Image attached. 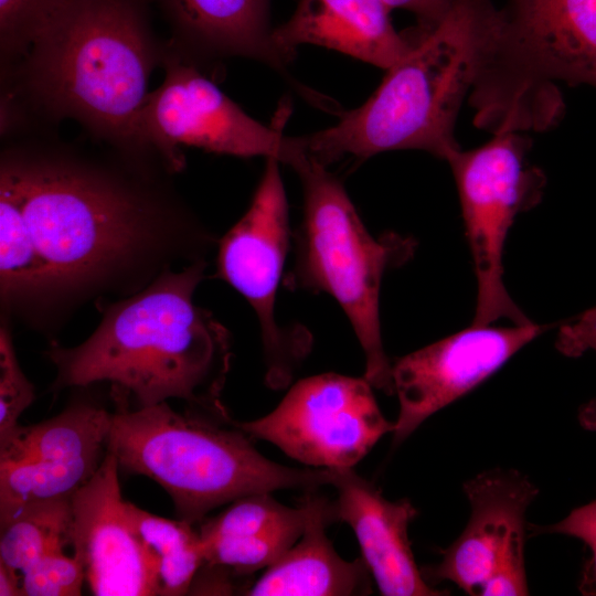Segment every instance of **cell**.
Segmentation results:
<instances>
[{"label":"cell","mask_w":596,"mask_h":596,"mask_svg":"<svg viewBox=\"0 0 596 596\" xmlns=\"http://www.w3.org/2000/svg\"><path fill=\"white\" fill-rule=\"evenodd\" d=\"M23 595L21 574L0 562V596Z\"/></svg>","instance_id":"cell-31"},{"label":"cell","mask_w":596,"mask_h":596,"mask_svg":"<svg viewBox=\"0 0 596 596\" xmlns=\"http://www.w3.org/2000/svg\"><path fill=\"white\" fill-rule=\"evenodd\" d=\"M0 283L6 302L42 298L54 292L36 251L19 200L0 180Z\"/></svg>","instance_id":"cell-22"},{"label":"cell","mask_w":596,"mask_h":596,"mask_svg":"<svg viewBox=\"0 0 596 596\" xmlns=\"http://www.w3.org/2000/svg\"><path fill=\"white\" fill-rule=\"evenodd\" d=\"M338 521L348 523L377 588L385 596H439L418 568L408 538L417 510L407 499L390 501L352 468H330Z\"/></svg>","instance_id":"cell-16"},{"label":"cell","mask_w":596,"mask_h":596,"mask_svg":"<svg viewBox=\"0 0 596 596\" xmlns=\"http://www.w3.org/2000/svg\"><path fill=\"white\" fill-rule=\"evenodd\" d=\"M72 498L23 507L0 524V562L21 573L44 554L70 545Z\"/></svg>","instance_id":"cell-23"},{"label":"cell","mask_w":596,"mask_h":596,"mask_svg":"<svg viewBox=\"0 0 596 596\" xmlns=\"http://www.w3.org/2000/svg\"><path fill=\"white\" fill-rule=\"evenodd\" d=\"M284 163L297 173L304 192V220L287 285L336 299L364 352V377L392 395V364L381 336V283L386 270L411 259L416 243L396 233L371 235L342 183L294 137Z\"/></svg>","instance_id":"cell-6"},{"label":"cell","mask_w":596,"mask_h":596,"mask_svg":"<svg viewBox=\"0 0 596 596\" xmlns=\"http://www.w3.org/2000/svg\"><path fill=\"white\" fill-rule=\"evenodd\" d=\"M118 472L115 455L106 449L71 499L70 545L94 595H158L157 561L128 517Z\"/></svg>","instance_id":"cell-14"},{"label":"cell","mask_w":596,"mask_h":596,"mask_svg":"<svg viewBox=\"0 0 596 596\" xmlns=\"http://www.w3.org/2000/svg\"><path fill=\"white\" fill-rule=\"evenodd\" d=\"M578 419L585 429L596 432V398L581 407Z\"/></svg>","instance_id":"cell-32"},{"label":"cell","mask_w":596,"mask_h":596,"mask_svg":"<svg viewBox=\"0 0 596 596\" xmlns=\"http://www.w3.org/2000/svg\"><path fill=\"white\" fill-rule=\"evenodd\" d=\"M363 377L322 373L297 382L269 414L233 424L316 468H352L395 424Z\"/></svg>","instance_id":"cell-11"},{"label":"cell","mask_w":596,"mask_h":596,"mask_svg":"<svg viewBox=\"0 0 596 596\" xmlns=\"http://www.w3.org/2000/svg\"><path fill=\"white\" fill-rule=\"evenodd\" d=\"M149 0H56L23 58L2 75L1 132L31 116L73 119L127 157L159 159L142 131L149 79L161 66Z\"/></svg>","instance_id":"cell-1"},{"label":"cell","mask_w":596,"mask_h":596,"mask_svg":"<svg viewBox=\"0 0 596 596\" xmlns=\"http://www.w3.org/2000/svg\"><path fill=\"white\" fill-rule=\"evenodd\" d=\"M381 0H299L291 17L273 30L277 49L290 60L304 44L323 46L387 70L411 46Z\"/></svg>","instance_id":"cell-18"},{"label":"cell","mask_w":596,"mask_h":596,"mask_svg":"<svg viewBox=\"0 0 596 596\" xmlns=\"http://www.w3.org/2000/svg\"><path fill=\"white\" fill-rule=\"evenodd\" d=\"M307 490L306 525L299 540L246 590L251 596H349L371 593L363 557L343 560L326 534L338 521L333 501Z\"/></svg>","instance_id":"cell-19"},{"label":"cell","mask_w":596,"mask_h":596,"mask_svg":"<svg viewBox=\"0 0 596 596\" xmlns=\"http://www.w3.org/2000/svg\"><path fill=\"white\" fill-rule=\"evenodd\" d=\"M206 264L164 270L143 289L105 308L96 330L73 348L46 352L54 390L109 382L137 407L183 400L221 422L233 419L221 401L231 364V337L193 300Z\"/></svg>","instance_id":"cell-3"},{"label":"cell","mask_w":596,"mask_h":596,"mask_svg":"<svg viewBox=\"0 0 596 596\" xmlns=\"http://www.w3.org/2000/svg\"><path fill=\"white\" fill-rule=\"evenodd\" d=\"M34 400V386L19 365L7 326L0 329V440L18 426L20 415Z\"/></svg>","instance_id":"cell-26"},{"label":"cell","mask_w":596,"mask_h":596,"mask_svg":"<svg viewBox=\"0 0 596 596\" xmlns=\"http://www.w3.org/2000/svg\"><path fill=\"white\" fill-rule=\"evenodd\" d=\"M277 158L266 166L252 202L223 236L217 249V277L249 302L260 327L266 381L273 389L289 383L310 350L302 327H280L275 318L278 285L289 246V215Z\"/></svg>","instance_id":"cell-10"},{"label":"cell","mask_w":596,"mask_h":596,"mask_svg":"<svg viewBox=\"0 0 596 596\" xmlns=\"http://www.w3.org/2000/svg\"><path fill=\"white\" fill-rule=\"evenodd\" d=\"M20 574L25 596H76L86 582L82 563L64 550L42 555Z\"/></svg>","instance_id":"cell-25"},{"label":"cell","mask_w":596,"mask_h":596,"mask_svg":"<svg viewBox=\"0 0 596 596\" xmlns=\"http://www.w3.org/2000/svg\"><path fill=\"white\" fill-rule=\"evenodd\" d=\"M391 11L404 9L415 14L421 29H428L438 23L447 12L453 0H381Z\"/></svg>","instance_id":"cell-30"},{"label":"cell","mask_w":596,"mask_h":596,"mask_svg":"<svg viewBox=\"0 0 596 596\" xmlns=\"http://www.w3.org/2000/svg\"><path fill=\"white\" fill-rule=\"evenodd\" d=\"M170 24V44L200 62L224 57L259 61L284 76L291 60L273 41L270 0H149Z\"/></svg>","instance_id":"cell-17"},{"label":"cell","mask_w":596,"mask_h":596,"mask_svg":"<svg viewBox=\"0 0 596 596\" xmlns=\"http://www.w3.org/2000/svg\"><path fill=\"white\" fill-rule=\"evenodd\" d=\"M65 146L18 141L1 155L54 292L95 288L153 249L174 206L147 177Z\"/></svg>","instance_id":"cell-2"},{"label":"cell","mask_w":596,"mask_h":596,"mask_svg":"<svg viewBox=\"0 0 596 596\" xmlns=\"http://www.w3.org/2000/svg\"><path fill=\"white\" fill-rule=\"evenodd\" d=\"M547 330L533 323L475 324L411 352L392 365L400 412L393 440L400 444L428 417L477 387L524 345Z\"/></svg>","instance_id":"cell-13"},{"label":"cell","mask_w":596,"mask_h":596,"mask_svg":"<svg viewBox=\"0 0 596 596\" xmlns=\"http://www.w3.org/2000/svg\"><path fill=\"white\" fill-rule=\"evenodd\" d=\"M543 533H556L582 541L592 553L588 578L596 592V498L590 502L575 508L567 517L557 523L544 526Z\"/></svg>","instance_id":"cell-28"},{"label":"cell","mask_w":596,"mask_h":596,"mask_svg":"<svg viewBox=\"0 0 596 596\" xmlns=\"http://www.w3.org/2000/svg\"><path fill=\"white\" fill-rule=\"evenodd\" d=\"M127 513L157 561L158 595L189 594L203 565L199 530L189 521L161 518L128 501Z\"/></svg>","instance_id":"cell-21"},{"label":"cell","mask_w":596,"mask_h":596,"mask_svg":"<svg viewBox=\"0 0 596 596\" xmlns=\"http://www.w3.org/2000/svg\"><path fill=\"white\" fill-rule=\"evenodd\" d=\"M56 0H0L1 73L26 54L33 36Z\"/></svg>","instance_id":"cell-24"},{"label":"cell","mask_w":596,"mask_h":596,"mask_svg":"<svg viewBox=\"0 0 596 596\" xmlns=\"http://www.w3.org/2000/svg\"><path fill=\"white\" fill-rule=\"evenodd\" d=\"M111 412L77 403L0 440V507L13 513L42 501L72 498L99 467Z\"/></svg>","instance_id":"cell-12"},{"label":"cell","mask_w":596,"mask_h":596,"mask_svg":"<svg viewBox=\"0 0 596 596\" xmlns=\"http://www.w3.org/2000/svg\"><path fill=\"white\" fill-rule=\"evenodd\" d=\"M501 21L492 0H453L441 20L407 33L408 51L360 107L333 126L295 137L324 166L402 149L446 160L459 149L454 130Z\"/></svg>","instance_id":"cell-4"},{"label":"cell","mask_w":596,"mask_h":596,"mask_svg":"<svg viewBox=\"0 0 596 596\" xmlns=\"http://www.w3.org/2000/svg\"><path fill=\"white\" fill-rule=\"evenodd\" d=\"M470 517L441 560L424 570L427 582L448 581L468 595H478L503 553L525 539L526 511L539 488L514 469L486 470L464 483Z\"/></svg>","instance_id":"cell-15"},{"label":"cell","mask_w":596,"mask_h":596,"mask_svg":"<svg viewBox=\"0 0 596 596\" xmlns=\"http://www.w3.org/2000/svg\"><path fill=\"white\" fill-rule=\"evenodd\" d=\"M530 146L517 131L500 132L480 147L459 148L446 159L455 178L477 278L475 324H490L500 318L515 324L531 322L503 281L509 230L521 212L540 202L546 182L544 173L526 160Z\"/></svg>","instance_id":"cell-8"},{"label":"cell","mask_w":596,"mask_h":596,"mask_svg":"<svg viewBox=\"0 0 596 596\" xmlns=\"http://www.w3.org/2000/svg\"><path fill=\"white\" fill-rule=\"evenodd\" d=\"M555 347L570 358H578L589 350L596 352V307L563 324L558 329Z\"/></svg>","instance_id":"cell-29"},{"label":"cell","mask_w":596,"mask_h":596,"mask_svg":"<svg viewBox=\"0 0 596 596\" xmlns=\"http://www.w3.org/2000/svg\"><path fill=\"white\" fill-rule=\"evenodd\" d=\"M106 449L119 469L146 476L173 501L179 519L195 523L211 510L258 492L330 485L327 468H292L263 456L248 434L200 412L173 411L167 402L131 408L111 392Z\"/></svg>","instance_id":"cell-5"},{"label":"cell","mask_w":596,"mask_h":596,"mask_svg":"<svg viewBox=\"0 0 596 596\" xmlns=\"http://www.w3.org/2000/svg\"><path fill=\"white\" fill-rule=\"evenodd\" d=\"M270 493L238 498L201 523L203 565L248 575L273 565L299 540L306 525L305 507L284 505Z\"/></svg>","instance_id":"cell-20"},{"label":"cell","mask_w":596,"mask_h":596,"mask_svg":"<svg viewBox=\"0 0 596 596\" xmlns=\"http://www.w3.org/2000/svg\"><path fill=\"white\" fill-rule=\"evenodd\" d=\"M164 78L150 92L142 111V131L155 156L170 172L180 171V146L236 157H274L281 163L288 148L284 135L288 106L266 126L228 98L194 62L167 44Z\"/></svg>","instance_id":"cell-9"},{"label":"cell","mask_w":596,"mask_h":596,"mask_svg":"<svg viewBox=\"0 0 596 596\" xmlns=\"http://www.w3.org/2000/svg\"><path fill=\"white\" fill-rule=\"evenodd\" d=\"M560 82L596 88V0H509L469 95L476 124L547 129L564 113Z\"/></svg>","instance_id":"cell-7"},{"label":"cell","mask_w":596,"mask_h":596,"mask_svg":"<svg viewBox=\"0 0 596 596\" xmlns=\"http://www.w3.org/2000/svg\"><path fill=\"white\" fill-rule=\"evenodd\" d=\"M525 539L514 542L502 555L478 596L530 594L524 564Z\"/></svg>","instance_id":"cell-27"}]
</instances>
